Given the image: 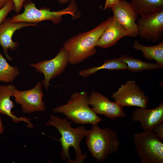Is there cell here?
<instances>
[{
    "instance_id": "27",
    "label": "cell",
    "mask_w": 163,
    "mask_h": 163,
    "mask_svg": "<svg viewBox=\"0 0 163 163\" xmlns=\"http://www.w3.org/2000/svg\"><path fill=\"white\" fill-rule=\"evenodd\" d=\"M4 127L3 125L2 120L0 117V134H1L3 133L4 131Z\"/></svg>"
},
{
    "instance_id": "21",
    "label": "cell",
    "mask_w": 163,
    "mask_h": 163,
    "mask_svg": "<svg viewBox=\"0 0 163 163\" xmlns=\"http://www.w3.org/2000/svg\"><path fill=\"white\" fill-rule=\"evenodd\" d=\"M19 73L18 68L10 65L0 52V82H12Z\"/></svg>"
},
{
    "instance_id": "4",
    "label": "cell",
    "mask_w": 163,
    "mask_h": 163,
    "mask_svg": "<svg viewBox=\"0 0 163 163\" xmlns=\"http://www.w3.org/2000/svg\"><path fill=\"white\" fill-rule=\"evenodd\" d=\"M23 6L24 12L13 15L11 18V22H24L37 24L40 22L48 20L54 24H57L62 21L63 15L70 14L73 19L79 18L81 16L75 0H71L67 8L57 11H51L50 9L46 7L39 9L36 7L35 4L30 1L27 2Z\"/></svg>"
},
{
    "instance_id": "24",
    "label": "cell",
    "mask_w": 163,
    "mask_h": 163,
    "mask_svg": "<svg viewBox=\"0 0 163 163\" xmlns=\"http://www.w3.org/2000/svg\"><path fill=\"white\" fill-rule=\"evenodd\" d=\"M30 0H12L14 6V10L18 14L21 11L24 3Z\"/></svg>"
},
{
    "instance_id": "8",
    "label": "cell",
    "mask_w": 163,
    "mask_h": 163,
    "mask_svg": "<svg viewBox=\"0 0 163 163\" xmlns=\"http://www.w3.org/2000/svg\"><path fill=\"white\" fill-rule=\"evenodd\" d=\"M115 101L123 107L136 106L147 108L149 98L133 80L127 81L111 96Z\"/></svg>"
},
{
    "instance_id": "17",
    "label": "cell",
    "mask_w": 163,
    "mask_h": 163,
    "mask_svg": "<svg viewBox=\"0 0 163 163\" xmlns=\"http://www.w3.org/2000/svg\"><path fill=\"white\" fill-rule=\"evenodd\" d=\"M118 59L126 63L127 69L132 72L138 73L144 71L160 69L163 68L157 62L151 63L144 62L139 59L126 54L122 55Z\"/></svg>"
},
{
    "instance_id": "26",
    "label": "cell",
    "mask_w": 163,
    "mask_h": 163,
    "mask_svg": "<svg viewBox=\"0 0 163 163\" xmlns=\"http://www.w3.org/2000/svg\"><path fill=\"white\" fill-rule=\"evenodd\" d=\"M11 0H0V9L2 8Z\"/></svg>"
},
{
    "instance_id": "25",
    "label": "cell",
    "mask_w": 163,
    "mask_h": 163,
    "mask_svg": "<svg viewBox=\"0 0 163 163\" xmlns=\"http://www.w3.org/2000/svg\"><path fill=\"white\" fill-rule=\"evenodd\" d=\"M119 0H106L104 10L105 11L109 8H111L117 5Z\"/></svg>"
},
{
    "instance_id": "9",
    "label": "cell",
    "mask_w": 163,
    "mask_h": 163,
    "mask_svg": "<svg viewBox=\"0 0 163 163\" xmlns=\"http://www.w3.org/2000/svg\"><path fill=\"white\" fill-rule=\"evenodd\" d=\"M136 24L138 36L147 42L155 43L163 37V9L141 16Z\"/></svg>"
},
{
    "instance_id": "7",
    "label": "cell",
    "mask_w": 163,
    "mask_h": 163,
    "mask_svg": "<svg viewBox=\"0 0 163 163\" xmlns=\"http://www.w3.org/2000/svg\"><path fill=\"white\" fill-rule=\"evenodd\" d=\"M69 63L68 54L62 47L53 58L43 60L36 63H31L30 65L35 68L37 72L43 74L44 79L42 82L44 88L48 90L50 85V80L62 74Z\"/></svg>"
},
{
    "instance_id": "1",
    "label": "cell",
    "mask_w": 163,
    "mask_h": 163,
    "mask_svg": "<svg viewBox=\"0 0 163 163\" xmlns=\"http://www.w3.org/2000/svg\"><path fill=\"white\" fill-rule=\"evenodd\" d=\"M68 120L51 114L45 124L55 127L61 135L60 141L62 146L60 153L62 159L67 160L68 163H84L87 158V153L83 154L80 143L88 130L83 126L73 128L71 126L73 122Z\"/></svg>"
},
{
    "instance_id": "5",
    "label": "cell",
    "mask_w": 163,
    "mask_h": 163,
    "mask_svg": "<svg viewBox=\"0 0 163 163\" xmlns=\"http://www.w3.org/2000/svg\"><path fill=\"white\" fill-rule=\"evenodd\" d=\"M88 96L85 91L74 92L65 104L57 106L53 108V111L55 113L62 114L68 120L75 124L97 125L102 119L90 107Z\"/></svg>"
},
{
    "instance_id": "23",
    "label": "cell",
    "mask_w": 163,
    "mask_h": 163,
    "mask_svg": "<svg viewBox=\"0 0 163 163\" xmlns=\"http://www.w3.org/2000/svg\"><path fill=\"white\" fill-rule=\"evenodd\" d=\"M152 130L160 139L163 140V123H162L154 127Z\"/></svg>"
},
{
    "instance_id": "22",
    "label": "cell",
    "mask_w": 163,
    "mask_h": 163,
    "mask_svg": "<svg viewBox=\"0 0 163 163\" xmlns=\"http://www.w3.org/2000/svg\"><path fill=\"white\" fill-rule=\"evenodd\" d=\"M14 10V6L12 0L10 1L0 9V25L6 18L8 14Z\"/></svg>"
},
{
    "instance_id": "28",
    "label": "cell",
    "mask_w": 163,
    "mask_h": 163,
    "mask_svg": "<svg viewBox=\"0 0 163 163\" xmlns=\"http://www.w3.org/2000/svg\"><path fill=\"white\" fill-rule=\"evenodd\" d=\"M59 3L60 4H65L69 2L70 0H58Z\"/></svg>"
},
{
    "instance_id": "13",
    "label": "cell",
    "mask_w": 163,
    "mask_h": 163,
    "mask_svg": "<svg viewBox=\"0 0 163 163\" xmlns=\"http://www.w3.org/2000/svg\"><path fill=\"white\" fill-rule=\"evenodd\" d=\"M37 25L24 22H12L10 18H6L0 25V45L8 60H12L13 58L8 54V51L9 50L11 51H14L19 45L18 42L12 40V36L14 32L25 27Z\"/></svg>"
},
{
    "instance_id": "14",
    "label": "cell",
    "mask_w": 163,
    "mask_h": 163,
    "mask_svg": "<svg viewBox=\"0 0 163 163\" xmlns=\"http://www.w3.org/2000/svg\"><path fill=\"white\" fill-rule=\"evenodd\" d=\"M132 120L139 122L144 130L151 129L163 121V101L151 109L140 107L136 109L131 116Z\"/></svg>"
},
{
    "instance_id": "20",
    "label": "cell",
    "mask_w": 163,
    "mask_h": 163,
    "mask_svg": "<svg viewBox=\"0 0 163 163\" xmlns=\"http://www.w3.org/2000/svg\"><path fill=\"white\" fill-rule=\"evenodd\" d=\"M102 69L110 70H125L127 69V67L126 63L120 61L118 58L107 59L101 66H94L81 70L80 71L79 74L83 77L85 78Z\"/></svg>"
},
{
    "instance_id": "2",
    "label": "cell",
    "mask_w": 163,
    "mask_h": 163,
    "mask_svg": "<svg viewBox=\"0 0 163 163\" xmlns=\"http://www.w3.org/2000/svg\"><path fill=\"white\" fill-rule=\"evenodd\" d=\"M113 18V16L109 17L94 28L74 36L63 43L70 64L77 65L96 54V44Z\"/></svg>"
},
{
    "instance_id": "3",
    "label": "cell",
    "mask_w": 163,
    "mask_h": 163,
    "mask_svg": "<svg viewBox=\"0 0 163 163\" xmlns=\"http://www.w3.org/2000/svg\"><path fill=\"white\" fill-rule=\"evenodd\" d=\"M86 137L88 150L98 161H104L110 154L119 150L120 142L117 132L110 128L102 129L97 125H93Z\"/></svg>"
},
{
    "instance_id": "12",
    "label": "cell",
    "mask_w": 163,
    "mask_h": 163,
    "mask_svg": "<svg viewBox=\"0 0 163 163\" xmlns=\"http://www.w3.org/2000/svg\"><path fill=\"white\" fill-rule=\"evenodd\" d=\"M111 9L113 17L129 32L130 37H136L138 34L136 22L138 14L130 3L125 0H119L118 3Z\"/></svg>"
},
{
    "instance_id": "15",
    "label": "cell",
    "mask_w": 163,
    "mask_h": 163,
    "mask_svg": "<svg viewBox=\"0 0 163 163\" xmlns=\"http://www.w3.org/2000/svg\"><path fill=\"white\" fill-rule=\"evenodd\" d=\"M15 88V86L12 84L0 85V113L10 117L14 123L24 122L27 124L28 127L32 128L34 127V124L31 122L32 118L24 117H18L11 112L14 104L10 98Z\"/></svg>"
},
{
    "instance_id": "18",
    "label": "cell",
    "mask_w": 163,
    "mask_h": 163,
    "mask_svg": "<svg viewBox=\"0 0 163 163\" xmlns=\"http://www.w3.org/2000/svg\"><path fill=\"white\" fill-rule=\"evenodd\" d=\"M132 48L136 50L141 51L143 56L147 59L155 60L157 62L163 67V41L158 44L152 46H146L134 40Z\"/></svg>"
},
{
    "instance_id": "16",
    "label": "cell",
    "mask_w": 163,
    "mask_h": 163,
    "mask_svg": "<svg viewBox=\"0 0 163 163\" xmlns=\"http://www.w3.org/2000/svg\"><path fill=\"white\" fill-rule=\"evenodd\" d=\"M125 37H130L129 32L113 17L102 34L96 46L103 48L110 47L115 45L120 39Z\"/></svg>"
},
{
    "instance_id": "11",
    "label": "cell",
    "mask_w": 163,
    "mask_h": 163,
    "mask_svg": "<svg viewBox=\"0 0 163 163\" xmlns=\"http://www.w3.org/2000/svg\"><path fill=\"white\" fill-rule=\"evenodd\" d=\"M88 102L96 114L103 115L113 120L126 116L123 107L116 101L111 102L108 98L98 92H91L88 96Z\"/></svg>"
},
{
    "instance_id": "19",
    "label": "cell",
    "mask_w": 163,
    "mask_h": 163,
    "mask_svg": "<svg viewBox=\"0 0 163 163\" xmlns=\"http://www.w3.org/2000/svg\"><path fill=\"white\" fill-rule=\"evenodd\" d=\"M132 6L141 16L163 9V0H130Z\"/></svg>"
},
{
    "instance_id": "6",
    "label": "cell",
    "mask_w": 163,
    "mask_h": 163,
    "mask_svg": "<svg viewBox=\"0 0 163 163\" xmlns=\"http://www.w3.org/2000/svg\"><path fill=\"white\" fill-rule=\"evenodd\" d=\"M133 138L141 163H163V143L152 130L136 133Z\"/></svg>"
},
{
    "instance_id": "10",
    "label": "cell",
    "mask_w": 163,
    "mask_h": 163,
    "mask_svg": "<svg viewBox=\"0 0 163 163\" xmlns=\"http://www.w3.org/2000/svg\"><path fill=\"white\" fill-rule=\"evenodd\" d=\"M42 83L37 82L33 88L26 90L19 91L15 88L12 96L17 103L21 105L22 112L29 114L35 112L45 110L44 102L43 100L44 93Z\"/></svg>"
}]
</instances>
